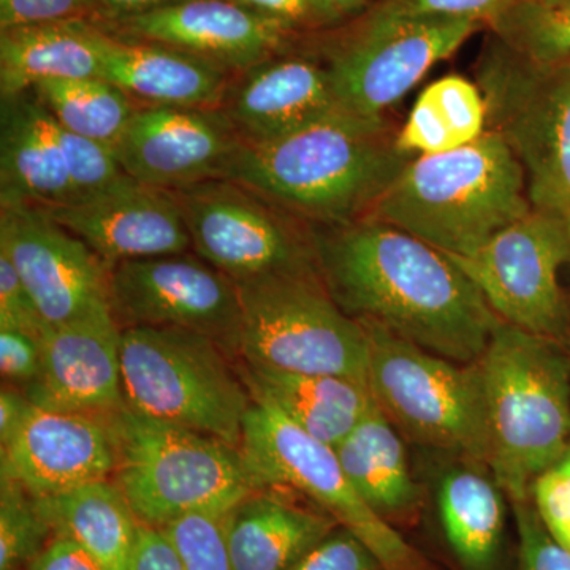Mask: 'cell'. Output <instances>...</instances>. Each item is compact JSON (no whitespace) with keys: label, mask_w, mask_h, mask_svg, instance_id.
Wrapping results in <instances>:
<instances>
[{"label":"cell","mask_w":570,"mask_h":570,"mask_svg":"<svg viewBox=\"0 0 570 570\" xmlns=\"http://www.w3.org/2000/svg\"><path fill=\"white\" fill-rule=\"evenodd\" d=\"M104 37L89 20L0 29V94L18 96L41 81L102 77Z\"/></svg>","instance_id":"cell-25"},{"label":"cell","mask_w":570,"mask_h":570,"mask_svg":"<svg viewBox=\"0 0 570 570\" xmlns=\"http://www.w3.org/2000/svg\"><path fill=\"white\" fill-rule=\"evenodd\" d=\"M324 29L335 28L341 21L358 17L379 0H311Z\"/></svg>","instance_id":"cell-47"},{"label":"cell","mask_w":570,"mask_h":570,"mask_svg":"<svg viewBox=\"0 0 570 570\" xmlns=\"http://www.w3.org/2000/svg\"><path fill=\"white\" fill-rule=\"evenodd\" d=\"M39 209L91 247L108 269L193 249L176 195L127 175L85 200Z\"/></svg>","instance_id":"cell-18"},{"label":"cell","mask_w":570,"mask_h":570,"mask_svg":"<svg viewBox=\"0 0 570 570\" xmlns=\"http://www.w3.org/2000/svg\"><path fill=\"white\" fill-rule=\"evenodd\" d=\"M449 257L501 321L568 343L569 309L558 281L570 261L564 214L532 208L475 253Z\"/></svg>","instance_id":"cell-12"},{"label":"cell","mask_w":570,"mask_h":570,"mask_svg":"<svg viewBox=\"0 0 570 570\" xmlns=\"http://www.w3.org/2000/svg\"><path fill=\"white\" fill-rule=\"evenodd\" d=\"M97 11L96 0H0V29L88 20Z\"/></svg>","instance_id":"cell-41"},{"label":"cell","mask_w":570,"mask_h":570,"mask_svg":"<svg viewBox=\"0 0 570 570\" xmlns=\"http://www.w3.org/2000/svg\"><path fill=\"white\" fill-rule=\"evenodd\" d=\"M489 430V468L512 502L570 450V352L499 321L478 360Z\"/></svg>","instance_id":"cell-4"},{"label":"cell","mask_w":570,"mask_h":570,"mask_svg":"<svg viewBox=\"0 0 570 570\" xmlns=\"http://www.w3.org/2000/svg\"><path fill=\"white\" fill-rule=\"evenodd\" d=\"M566 547H569V549H570V540H569V542H568V543H566Z\"/></svg>","instance_id":"cell-52"},{"label":"cell","mask_w":570,"mask_h":570,"mask_svg":"<svg viewBox=\"0 0 570 570\" xmlns=\"http://www.w3.org/2000/svg\"><path fill=\"white\" fill-rule=\"evenodd\" d=\"M531 498L551 534L566 546L570 540V472L550 469L535 480Z\"/></svg>","instance_id":"cell-42"},{"label":"cell","mask_w":570,"mask_h":570,"mask_svg":"<svg viewBox=\"0 0 570 570\" xmlns=\"http://www.w3.org/2000/svg\"><path fill=\"white\" fill-rule=\"evenodd\" d=\"M220 108L243 142L277 140L348 112L318 56L285 51L236 73Z\"/></svg>","instance_id":"cell-21"},{"label":"cell","mask_w":570,"mask_h":570,"mask_svg":"<svg viewBox=\"0 0 570 570\" xmlns=\"http://www.w3.org/2000/svg\"><path fill=\"white\" fill-rule=\"evenodd\" d=\"M340 527L330 513L302 508L265 487L224 515L235 570H292Z\"/></svg>","instance_id":"cell-23"},{"label":"cell","mask_w":570,"mask_h":570,"mask_svg":"<svg viewBox=\"0 0 570 570\" xmlns=\"http://www.w3.org/2000/svg\"><path fill=\"white\" fill-rule=\"evenodd\" d=\"M512 0H379L370 11L390 18L471 20L487 24Z\"/></svg>","instance_id":"cell-37"},{"label":"cell","mask_w":570,"mask_h":570,"mask_svg":"<svg viewBox=\"0 0 570 570\" xmlns=\"http://www.w3.org/2000/svg\"><path fill=\"white\" fill-rule=\"evenodd\" d=\"M250 396L273 404L307 434L336 449L373 409L366 382L332 374L239 366Z\"/></svg>","instance_id":"cell-26"},{"label":"cell","mask_w":570,"mask_h":570,"mask_svg":"<svg viewBox=\"0 0 570 570\" xmlns=\"http://www.w3.org/2000/svg\"><path fill=\"white\" fill-rule=\"evenodd\" d=\"M245 9L281 22L296 36L303 32L324 31L321 18L311 0H232Z\"/></svg>","instance_id":"cell-43"},{"label":"cell","mask_w":570,"mask_h":570,"mask_svg":"<svg viewBox=\"0 0 570 570\" xmlns=\"http://www.w3.org/2000/svg\"><path fill=\"white\" fill-rule=\"evenodd\" d=\"M532 209L523 165L487 129L453 151L417 156L365 217L448 255H469Z\"/></svg>","instance_id":"cell-3"},{"label":"cell","mask_w":570,"mask_h":570,"mask_svg":"<svg viewBox=\"0 0 570 570\" xmlns=\"http://www.w3.org/2000/svg\"><path fill=\"white\" fill-rule=\"evenodd\" d=\"M531 2H539V3H564V2H570V0H531Z\"/></svg>","instance_id":"cell-50"},{"label":"cell","mask_w":570,"mask_h":570,"mask_svg":"<svg viewBox=\"0 0 570 570\" xmlns=\"http://www.w3.org/2000/svg\"><path fill=\"white\" fill-rule=\"evenodd\" d=\"M554 468L561 469V471L570 472V450L568 455H566L564 459H562L560 463H558Z\"/></svg>","instance_id":"cell-49"},{"label":"cell","mask_w":570,"mask_h":570,"mask_svg":"<svg viewBox=\"0 0 570 570\" xmlns=\"http://www.w3.org/2000/svg\"><path fill=\"white\" fill-rule=\"evenodd\" d=\"M41 367V336L22 330L0 328V371L7 384L29 389L39 381Z\"/></svg>","instance_id":"cell-39"},{"label":"cell","mask_w":570,"mask_h":570,"mask_svg":"<svg viewBox=\"0 0 570 570\" xmlns=\"http://www.w3.org/2000/svg\"><path fill=\"white\" fill-rule=\"evenodd\" d=\"M129 570H184L178 551L160 528L140 523Z\"/></svg>","instance_id":"cell-45"},{"label":"cell","mask_w":570,"mask_h":570,"mask_svg":"<svg viewBox=\"0 0 570 570\" xmlns=\"http://www.w3.org/2000/svg\"><path fill=\"white\" fill-rule=\"evenodd\" d=\"M26 570H107L85 547L67 535L52 534Z\"/></svg>","instance_id":"cell-44"},{"label":"cell","mask_w":570,"mask_h":570,"mask_svg":"<svg viewBox=\"0 0 570 570\" xmlns=\"http://www.w3.org/2000/svg\"><path fill=\"white\" fill-rule=\"evenodd\" d=\"M121 341L110 302L48 326L41 376L26 395L37 406L110 417L124 407Z\"/></svg>","instance_id":"cell-20"},{"label":"cell","mask_w":570,"mask_h":570,"mask_svg":"<svg viewBox=\"0 0 570 570\" xmlns=\"http://www.w3.org/2000/svg\"><path fill=\"white\" fill-rule=\"evenodd\" d=\"M228 356L187 330L122 328L124 407L239 448L253 396Z\"/></svg>","instance_id":"cell-6"},{"label":"cell","mask_w":570,"mask_h":570,"mask_svg":"<svg viewBox=\"0 0 570 570\" xmlns=\"http://www.w3.org/2000/svg\"><path fill=\"white\" fill-rule=\"evenodd\" d=\"M52 534L67 535L92 553L107 570H129L140 521L118 483H88L37 498Z\"/></svg>","instance_id":"cell-29"},{"label":"cell","mask_w":570,"mask_h":570,"mask_svg":"<svg viewBox=\"0 0 570 570\" xmlns=\"http://www.w3.org/2000/svg\"><path fill=\"white\" fill-rule=\"evenodd\" d=\"M243 455L264 487L288 489L316 502L376 554L384 570H428L414 547L360 497L336 450L253 397L243 425Z\"/></svg>","instance_id":"cell-10"},{"label":"cell","mask_w":570,"mask_h":570,"mask_svg":"<svg viewBox=\"0 0 570 570\" xmlns=\"http://www.w3.org/2000/svg\"><path fill=\"white\" fill-rule=\"evenodd\" d=\"M41 118L66 160L67 171L78 193V202L102 193L126 175L111 146L63 129L43 107Z\"/></svg>","instance_id":"cell-34"},{"label":"cell","mask_w":570,"mask_h":570,"mask_svg":"<svg viewBox=\"0 0 570 570\" xmlns=\"http://www.w3.org/2000/svg\"><path fill=\"white\" fill-rule=\"evenodd\" d=\"M487 26L528 61L549 67L570 63V2L512 0Z\"/></svg>","instance_id":"cell-32"},{"label":"cell","mask_w":570,"mask_h":570,"mask_svg":"<svg viewBox=\"0 0 570 570\" xmlns=\"http://www.w3.org/2000/svg\"><path fill=\"white\" fill-rule=\"evenodd\" d=\"M239 146L223 108L137 105L112 151L124 174L174 193L228 178Z\"/></svg>","instance_id":"cell-15"},{"label":"cell","mask_w":570,"mask_h":570,"mask_svg":"<svg viewBox=\"0 0 570 570\" xmlns=\"http://www.w3.org/2000/svg\"><path fill=\"white\" fill-rule=\"evenodd\" d=\"M52 538L37 498L0 475V570H26Z\"/></svg>","instance_id":"cell-33"},{"label":"cell","mask_w":570,"mask_h":570,"mask_svg":"<svg viewBox=\"0 0 570 570\" xmlns=\"http://www.w3.org/2000/svg\"><path fill=\"white\" fill-rule=\"evenodd\" d=\"M385 118L341 112L265 142H243L228 178L307 227L354 223L414 157Z\"/></svg>","instance_id":"cell-2"},{"label":"cell","mask_w":570,"mask_h":570,"mask_svg":"<svg viewBox=\"0 0 570 570\" xmlns=\"http://www.w3.org/2000/svg\"><path fill=\"white\" fill-rule=\"evenodd\" d=\"M31 92L63 129L111 148L137 110L122 89L104 78L41 81Z\"/></svg>","instance_id":"cell-31"},{"label":"cell","mask_w":570,"mask_h":570,"mask_svg":"<svg viewBox=\"0 0 570 570\" xmlns=\"http://www.w3.org/2000/svg\"><path fill=\"white\" fill-rule=\"evenodd\" d=\"M489 116L478 82L449 75L420 94L396 146L407 156H433L459 149L485 134Z\"/></svg>","instance_id":"cell-30"},{"label":"cell","mask_w":570,"mask_h":570,"mask_svg":"<svg viewBox=\"0 0 570 570\" xmlns=\"http://www.w3.org/2000/svg\"><path fill=\"white\" fill-rule=\"evenodd\" d=\"M309 230L318 276L348 316L461 365L485 352L501 318L449 255L373 217Z\"/></svg>","instance_id":"cell-1"},{"label":"cell","mask_w":570,"mask_h":570,"mask_svg":"<svg viewBox=\"0 0 570 570\" xmlns=\"http://www.w3.org/2000/svg\"><path fill=\"white\" fill-rule=\"evenodd\" d=\"M292 570H384L354 532L337 527Z\"/></svg>","instance_id":"cell-38"},{"label":"cell","mask_w":570,"mask_h":570,"mask_svg":"<svg viewBox=\"0 0 570 570\" xmlns=\"http://www.w3.org/2000/svg\"><path fill=\"white\" fill-rule=\"evenodd\" d=\"M108 299L121 328L187 330L238 356L243 322L238 284L200 255L171 254L115 265Z\"/></svg>","instance_id":"cell-14"},{"label":"cell","mask_w":570,"mask_h":570,"mask_svg":"<svg viewBox=\"0 0 570 570\" xmlns=\"http://www.w3.org/2000/svg\"><path fill=\"white\" fill-rule=\"evenodd\" d=\"M118 442L110 417L32 403L17 433L0 445V475L36 498L115 478Z\"/></svg>","instance_id":"cell-17"},{"label":"cell","mask_w":570,"mask_h":570,"mask_svg":"<svg viewBox=\"0 0 570 570\" xmlns=\"http://www.w3.org/2000/svg\"><path fill=\"white\" fill-rule=\"evenodd\" d=\"M194 253L235 283L317 269L306 224L232 179L174 190Z\"/></svg>","instance_id":"cell-13"},{"label":"cell","mask_w":570,"mask_h":570,"mask_svg":"<svg viewBox=\"0 0 570 570\" xmlns=\"http://www.w3.org/2000/svg\"><path fill=\"white\" fill-rule=\"evenodd\" d=\"M115 480L142 524L163 528L197 512H228L265 489L242 449L209 434L135 414L111 415Z\"/></svg>","instance_id":"cell-5"},{"label":"cell","mask_w":570,"mask_h":570,"mask_svg":"<svg viewBox=\"0 0 570 570\" xmlns=\"http://www.w3.org/2000/svg\"><path fill=\"white\" fill-rule=\"evenodd\" d=\"M335 450L352 485L379 515L389 521L419 509L422 491L412 478L406 445L377 403Z\"/></svg>","instance_id":"cell-27"},{"label":"cell","mask_w":570,"mask_h":570,"mask_svg":"<svg viewBox=\"0 0 570 570\" xmlns=\"http://www.w3.org/2000/svg\"><path fill=\"white\" fill-rule=\"evenodd\" d=\"M475 77L487 129L523 165L532 208L570 212V63L539 66L490 33Z\"/></svg>","instance_id":"cell-9"},{"label":"cell","mask_w":570,"mask_h":570,"mask_svg":"<svg viewBox=\"0 0 570 570\" xmlns=\"http://www.w3.org/2000/svg\"><path fill=\"white\" fill-rule=\"evenodd\" d=\"M112 36L190 52L242 73L291 47L295 32L232 0H175L111 21Z\"/></svg>","instance_id":"cell-19"},{"label":"cell","mask_w":570,"mask_h":570,"mask_svg":"<svg viewBox=\"0 0 570 570\" xmlns=\"http://www.w3.org/2000/svg\"><path fill=\"white\" fill-rule=\"evenodd\" d=\"M471 20L390 18L366 10L321 45L341 104L352 115L384 118L438 62L482 28Z\"/></svg>","instance_id":"cell-11"},{"label":"cell","mask_w":570,"mask_h":570,"mask_svg":"<svg viewBox=\"0 0 570 570\" xmlns=\"http://www.w3.org/2000/svg\"><path fill=\"white\" fill-rule=\"evenodd\" d=\"M485 469L490 468L460 459L439 482L442 528L466 570H493L504 534V490Z\"/></svg>","instance_id":"cell-28"},{"label":"cell","mask_w":570,"mask_h":570,"mask_svg":"<svg viewBox=\"0 0 570 570\" xmlns=\"http://www.w3.org/2000/svg\"><path fill=\"white\" fill-rule=\"evenodd\" d=\"M367 337V384L400 433L422 448L489 466V430L478 362L461 365L358 321Z\"/></svg>","instance_id":"cell-7"},{"label":"cell","mask_w":570,"mask_h":570,"mask_svg":"<svg viewBox=\"0 0 570 570\" xmlns=\"http://www.w3.org/2000/svg\"><path fill=\"white\" fill-rule=\"evenodd\" d=\"M235 75L190 52L119 39L105 31L100 78L118 86L137 105L220 108Z\"/></svg>","instance_id":"cell-22"},{"label":"cell","mask_w":570,"mask_h":570,"mask_svg":"<svg viewBox=\"0 0 570 570\" xmlns=\"http://www.w3.org/2000/svg\"><path fill=\"white\" fill-rule=\"evenodd\" d=\"M236 284L243 307L238 356L245 365L367 384L365 328L337 306L317 269Z\"/></svg>","instance_id":"cell-8"},{"label":"cell","mask_w":570,"mask_h":570,"mask_svg":"<svg viewBox=\"0 0 570 570\" xmlns=\"http://www.w3.org/2000/svg\"><path fill=\"white\" fill-rule=\"evenodd\" d=\"M32 401L13 385H3L0 393V445L7 444L28 415Z\"/></svg>","instance_id":"cell-46"},{"label":"cell","mask_w":570,"mask_h":570,"mask_svg":"<svg viewBox=\"0 0 570 570\" xmlns=\"http://www.w3.org/2000/svg\"><path fill=\"white\" fill-rule=\"evenodd\" d=\"M0 254L14 266L50 326L110 302L108 266L39 208L0 205Z\"/></svg>","instance_id":"cell-16"},{"label":"cell","mask_w":570,"mask_h":570,"mask_svg":"<svg viewBox=\"0 0 570 570\" xmlns=\"http://www.w3.org/2000/svg\"><path fill=\"white\" fill-rule=\"evenodd\" d=\"M520 535L519 570H570V549L551 534L532 498L513 502Z\"/></svg>","instance_id":"cell-36"},{"label":"cell","mask_w":570,"mask_h":570,"mask_svg":"<svg viewBox=\"0 0 570 570\" xmlns=\"http://www.w3.org/2000/svg\"><path fill=\"white\" fill-rule=\"evenodd\" d=\"M48 326L17 269L7 255L0 254V328L41 336Z\"/></svg>","instance_id":"cell-40"},{"label":"cell","mask_w":570,"mask_h":570,"mask_svg":"<svg viewBox=\"0 0 570 570\" xmlns=\"http://www.w3.org/2000/svg\"><path fill=\"white\" fill-rule=\"evenodd\" d=\"M100 13L107 20H121L135 14L148 13L175 0H96Z\"/></svg>","instance_id":"cell-48"},{"label":"cell","mask_w":570,"mask_h":570,"mask_svg":"<svg viewBox=\"0 0 570 570\" xmlns=\"http://www.w3.org/2000/svg\"><path fill=\"white\" fill-rule=\"evenodd\" d=\"M75 202L77 189L33 94L2 97L0 205L55 208Z\"/></svg>","instance_id":"cell-24"},{"label":"cell","mask_w":570,"mask_h":570,"mask_svg":"<svg viewBox=\"0 0 570 570\" xmlns=\"http://www.w3.org/2000/svg\"><path fill=\"white\" fill-rule=\"evenodd\" d=\"M225 513H189L160 528L178 551L184 570H235L225 540Z\"/></svg>","instance_id":"cell-35"},{"label":"cell","mask_w":570,"mask_h":570,"mask_svg":"<svg viewBox=\"0 0 570 570\" xmlns=\"http://www.w3.org/2000/svg\"><path fill=\"white\" fill-rule=\"evenodd\" d=\"M564 217H566V224H568L569 236H570V212L564 213Z\"/></svg>","instance_id":"cell-51"}]
</instances>
